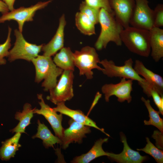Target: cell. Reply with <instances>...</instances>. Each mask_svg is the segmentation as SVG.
<instances>
[{
  "instance_id": "obj_23",
  "label": "cell",
  "mask_w": 163,
  "mask_h": 163,
  "mask_svg": "<svg viewBox=\"0 0 163 163\" xmlns=\"http://www.w3.org/2000/svg\"><path fill=\"white\" fill-rule=\"evenodd\" d=\"M37 132L32 136L33 139L38 138L42 140L43 144L45 148L53 147L56 144L61 145V140L57 136L54 135L44 123H42L39 120H37Z\"/></svg>"
},
{
  "instance_id": "obj_26",
  "label": "cell",
  "mask_w": 163,
  "mask_h": 163,
  "mask_svg": "<svg viewBox=\"0 0 163 163\" xmlns=\"http://www.w3.org/2000/svg\"><path fill=\"white\" fill-rule=\"evenodd\" d=\"M147 144L142 149H137L138 151H142L152 156L158 163L163 162V151L158 149L152 143L148 137L146 138Z\"/></svg>"
},
{
  "instance_id": "obj_18",
  "label": "cell",
  "mask_w": 163,
  "mask_h": 163,
  "mask_svg": "<svg viewBox=\"0 0 163 163\" xmlns=\"http://www.w3.org/2000/svg\"><path fill=\"white\" fill-rule=\"evenodd\" d=\"M149 31L151 55L158 62L163 57V30L154 27Z\"/></svg>"
},
{
  "instance_id": "obj_10",
  "label": "cell",
  "mask_w": 163,
  "mask_h": 163,
  "mask_svg": "<svg viewBox=\"0 0 163 163\" xmlns=\"http://www.w3.org/2000/svg\"><path fill=\"white\" fill-rule=\"evenodd\" d=\"M133 81L132 79L121 78L117 83L104 85L101 88V91L104 94L105 101L108 102L110 97L114 95L117 98L119 102L127 101L128 103H130L132 100L131 94L133 91Z\"/></svg>"
},
{
  "instance_id": "obj_14",
  "label": "cell",
  "mask_w": 163,
  "mask_h": 163,
  "mask_svg": "<svg viewBox=\"0 0 163 163\" xmlns=\"http://www.w3.org/2000/svg\"><path fill=\"white\" fill-rule=\"evenodd\" d=\"M116 19L125 28L129 21L135 5V0H109Z\"/></svg>"
},
{
  "instance_id": "obj_11",
  "label": "cell",
  "mask_w": 163,
  "mask_h": 163,
  "mask_svg": "<svg viewBox=\"0 0 163 163\" xmlns=\"http://www.w3.org/2000/svg\"><path fill=\"white\" fill-rule=\"evenodd\" d=\"M133 68L138 74L145 80L141 87L145 94H147L149 91L153 89L163 96V78L162 76L146 68L139 60L135 61Z\"/></svg>"
},
{
  "instance_id": "obj_13",
  "label": "cell",
  "mask_w": 163,
  "mask_h": 163,
  "mask_svg": "<svg viewBox=\"0 0 163 163\" xmlns=\"http://www.w3.org/2000/svg\"><path fill=\"white\" fill-rule=\"evenodd\" d=\"M37 98L40 100L39 104L40 109L35 108L34 113L43 115L50 124L55 136L61 140L64 129L62 125L63 117L62 114H57V112L46 104L42 94H37Z\"/></svg>"
},
{
  "instance_id": "obj_22",
  "label": "cell",
  "mask_w": 163,
  "mask_h": 163,
  "mask_svg": "<svg viewBox=\"0 0 163 163\" xmlns=\"http://www.w3.org/2000/svg\"><path fill=\"white\" fill-rule=\"evenodd\" d=\"M53 60L57 67L63 70H74L73 53L69 47L62 48L56 54Z\"/></svg>"
},
{
  "instance_id": "obj_4",
  "label": "cell",
  "mask_w": 163,
  "mask_h": 163,
  "mask_svg": "<svg viewBox=\"0 0 163 163\" xmlns=\"http://www.w3.org/2000/svg\"><path fill=\"white\" fill-rule=\"evenodd\" d=\"M73 57L75 65L79 69V75H85L87 79L93 78L92 69H97L101 71L103 69L98 65L101 61L93 47L87 46L80 51L75 50L73 53Z\"/></svg>"
},
{
  "instance_id": "obj_1",
  "label": "cell",
  "mask_w": 163,
  "mask_h": 163,
  "mask_svg": "<svg viewBox=\"0 0 163 163\" xmlns=\"http://www.w3.org/2000/svg\"><path fill=\"white\" fill-rule=\"evenodd\" d=\"M99 23L101 27L100 34L94 46L98 50L106 48L110 42L114 43L117 46L122 43L120 35L124 29L123 27L116 19L114 14L109 12L103 8L100 9Z\"/></svg>"
},
{
  "instance_id": "obj_9",
  "label": "cell",
  "mask_w": 163,
  "mask_h": 163,
  "mask_svg": "<svg viewBox=\"0 0 163 163\" xmlns=\"http://www.w3.org/2000/svg\"><path fill=\"white\" fill-rule=\"evenodd\" d=\"M135 5L129 25L132 27L149 30L154 26V11L149 6L148 0H135Z\"/></svg>"
},
{
  "instance_id": "obj_7",
  "label": "cell",
  "mask_w": 163,
  "mask_h": 163,
  "mask_svg": "<svg viewBox=\"0 0 163 163\" xmlns=\"http://www.w3.org/2000/svg\"><path fill=\"white\" fill-rule=\"evenodd\" d=\"M133 63L131 58L126 60L124 64L121 66H117L112 60H108L107 59L102 60L100 63L103 67L102 72L108 77L125 78L136 81L138 83L145 81V79L139 75L134 69Z\"/></svg>"
},
{
  "instance_id": "obj_5",
  "label": "cell",
  "mask_w": 163,
  "mask_h": 163,
  "mask_svg": "<svg viewBox=\"0 0 163 163\" xmlns=\"http://www.w3.org/2000/svg\"><path fill=\"white\" fill-rule=\"evenodd\" d=\"M16 40L13 47L9 51L8 60L12 62L18 59L31 62L41 50L43 44L37 45L27 42L22 32L17 29L14 30Z\"/></svg>"
},
{
  "instance_id": "obj_28",
  "label": "cell",
  "mask_w": 163,
  "mask_h": 163,
  "mask_svg": "<svg viewBox=\"0 0 163 163\" xmlns=\"http://www.w3.org/2000/svg\"><path fill=\"white\" fill-rule=\"evenodd\" d=\"M11 28L8 27V32L7 39L5 42L2 44H0V65L6 64V60L5 59V57H8L9 53V50L11 47Z\"/></svg>"
},
{
  "instance_id": "obj_33",
  "label": "cell",
  "mask_w": 163,
  "mask_h": 163,
  "mask_svg": "<svg viewBox=\"0 0 163 163\" xmlns=\"http://www.w3.org/2000/svg\"><path fill=\"white\" fill-rule=\"evenodd\" d=\"M7 5L2 1L0 0V12L2 14L9 11Z\"/></svg>"
},
{
  "instance_id": "obj_21",
  "label": "cell",
  "mask_w": 163,
  "mask_h": 163,
  "mask_svg": "<svg viewBox=\"0 0 163 163\" xmlns=\"http://www.w3.org/2000/svg\"><path fill=\"white\" fill-rule=\"evenodd\" d=\"M21 133H15L11 138L2 142V146L0 148V158L3 161H8L14 157L16 152L21 147L19 143Z\"/></svg>"
},
{
  "instance_id": "obj_27",
  "label": "cell",
  "mask_w": 163,
  "mask_h": 163,
  "mask_svg": "<svg viewBox=\"0 0 163 163\" xmlns=\"http://www.w3.org/2000/svg\"><path fill=\"white\" fill-rule=\"evenodd\" d=\"M79 9L80 12L85 15L95 25L99 23L100 9L90 6L85 1L80 4Z\"/></svg>"
},
{
  "instance_id": "obj_25",
  "label": "cell",
  "mask_w": 163,
  "mask_h": 163,
  "mask_svg": "<svg viewBox=\"0 0 163 163\" xmlns=\"http://www.w3.org/2000/svg\"><path fill=\"white\" fill-rule=\"evenodd\" d=\"M141 100L146 107L149 113V120H144V124L146 125H152L157 127L159 130L163 133V120L159 116L160 113L155 110L152 107L150 101L146 100L142 97Z\"/></svg>"
},
{
  "instance_id": "obj_24",
  "label": "cell",
  "mask_w": 163,
  "mask_h": 163,
  "mask_svg": "<svg viewBox=\"0 0 163 163\" xmlns=\"http://www.w3.org/2000/svg\"><path fill=\"white\" fill-rule=\"evenodd\" d=\"M75 22L77 28L83 34L90 36L95 34V24L84 14L76 13Z\"/></svg>"
},
{
  "instance_id": "obj_29",
  "label": "cell",
  "mask_w": 163,
  "mask_h": 163,
  "mask_svg": "<svg viewBox=\"0 0 163 163\" xmlns=\"http://www.w3.org/2000/svg\"><path fill=\"white\" fill-rule=\"evenodd\" d=\"M154 11V26L160 28L163 26V5L159 4L155 7Z\"/></svg>"
},
{
  "instance_id": "obj_8",
  "label": "cell",
  "mask_w": 163,
  "mask_h": 163,
  "mask_svg": "<svg viewBox=\"0 0 163 163\" xmlns=\"http://www.w3.org/2000/svg\"><path fill=\"white\" fill-rule=\"evenodd\" d=\"M53 0L44 2H39L35 5L28 7H21L3 14L0 17V23L7 21L13 20L16 21L18 26V30L22 32L24 23L33 21V17L38 10L45 8Z\"/></svg>"
},
{
  "instance_id": "obj_31",
  "label": "cell",
  "mask_w": 163,
  "mask_h": 163,
  "mask_svg": "<svg viewBox=\"0 0 163 163\" xmlns=\"http://www.w3.org/2000/svg\"><path fill=\"white\" fill-rule=\"evenodd\" d=\"M149 97H152L154 103L159 110L160 113L163 114V96L156 91L152 89L149 92Z\"/></svg>"
},
{
  "instance_id": "obj_12",
  "label": "cell",
  "mask_w": 163,
  "mask_h": 163,
  "mask_svg": "<svg viewBox=\"0 0 163 163\" xmlns=\"http://www.w3.org/2000/svg\"><path fill=\"white\" fill-rule=\"evenodd\" d=\"M68 123L69 127L64 129L61 139L60 145L64 150L71 143H82L83 139L86 137V135L91 132V127L78 123L71 118L69 120Z\"/></svg>"
},
{
  "instance_id": "obj_6",
  "label": "cell",
  "mask_w": 163,
  "mask_h": 163,
  "mask_svg": "<svg viewBox=\"0 0 163 163\" xmlns=\"http://www.w3.org/2000/svg\"><path fill=\"white\" fill-rule=\"evenodd\" d=\"M73 71L63 70L56 86L50 90L46 99L56 105L57 103L69 101L74 96L73 84Z\"/></svg>"
},
{
  "instance_id": "obj_2",
  "label": "cell",
  "mask_w": 163,
  "mask_h": 163,
  "mask_svg": "<svg viewBox=\"0 0 163 163\" xmlns=\"http://www.w3.org/2000/svg\"><path fill=\"white\" fill-rule=\"evenodd\" d=\"M31 62L35 69V82L39 83L43 80L41 86L45 91L54 88L63 70L56 65L51 57L38 55Z\"/></svg>"
},
{
  "instance_id": "obj_32",
  "label": "cell",
  "mask_w": 163,
  "mask_h": 163,
  "mask_svg": "<svg viewBox=\"0 0 163 163\" xmlns=\"http://www.w3.org/2000/svg\"><path fill=\"white\" fill-rule=\"evenodd\" d=\"M163 134L160 131L156 130L154 131L152 136V137L155 140L156 146L161 150H163Z\"/></svg>"
},
{
  "instance_id": "obj_30",
  "label": "cell",
  "mask_w": 163,
  "mask_h": 163,
  "mask_svg": "<svg viewBox=\"0 0 163 163\" xmlns=\"http://www.w3.org/2000/svg\"><path fill=\"white\" fill-rule=\"evenodd\" d=\"M85 1L94 8L99 9L103 8L109 12L114 14L110 6L109 0H85Z\"/></svg>"
},
{
  "instance_id": "obj_34",
  "label": "cell",
  "mask_w": 163,
  "mask_h": 163,
  "mask_svg": "<svg viewBox=\"0 0 163 163\" xmlns=\"http://www.w3.org/2000/svg\"><path fill=\"white\" fill-rule=\"evenodd\" d=\"M7 6L9 11H11L14 8V5L15 0H1Z\"/></svg>"
},
{
  "instance_id": "obj_16",
  "label": "cell",
  "mask_w": 163,
  "mask_h": 163,
  "mask_svg": "<svg viewBox=\"0 0 163 163\" xmlns=\"http://www.w3.org/2000/svg\"><path fill=\"white\" fill-rule=\"evenodd\" d=\"M65 15L62 14L59 19V25L56 34L47 44L43 45L41 50L43 55L51 57L64 47V29L66 24Z\"/></svg>"
},
{
  "instance_id": "obj_3",
  "label": "cell",
  "mask_w": 163,
  "mask_h": 163,
  "mask_svg": "<svg viewBox=\"0 0 163 163\" xmlns=\"http://www.w3.org/2000/svg\"><path fill=\"white\" fill-rule=\"evenodd\" d=\"M120 38L131 52L141 56L148 57L151 53L149 30L129 26L124 28Z\"/></svg>"
},
{
  "instance_id": "obj_17",
  "label": "cell",
  "mask_w": 163,
  "mask_h": 163,
  "mask_svg": "<svg viewBox=\"0 0 163 163\" xmlns=\"http://www.w3.org/2000/svg\"><path fill=\"white\" fill-rule=\"evenodd\" d=\"M56 105L57 106L56 107L53 108L56 112L70 117L78 123L94 127L99 130L107 136H110L104 131L103 128L99 127L93 120L85 115L81 110H72L68 108L65 105L64 102L59 103Z\"/></svg>"
},
{
  "instance_id": "obj_19",
  "label": "cell",
  "mask_w": 163,
  "mask_h": 163,
  "mask_svg": "<svg viewBox=\"0 0 163 163\" xmlns=\"http://www.w3.org/2000/svg\"><path fill=\"white\" fill-rule=\"evenodd\" d=\"M108 138H100L97 140L91 148L87 153L74 157L72 163H88L95 159L103 156H108V152H105L102 144L108 141Z\"/></svg>"
},
{
  "instance_id": "obj_20",
  "label": "cell",
  "mask_w": 163,
  "mask_h": 163,
  "mask_svg": "<svg viewBox=\"0 0 163 163\" xmlns=\"http://www.w3.org/2000/svg\"><path fill=\"white\" fill-rule=\"evenodd\" d=\"M35 108H32L31 105L29 103L24 104L21 112L18 111L15 114V119L19 121L17 125L10 130L12 133L19 132L26 133V127L30 123V120L33 116Z\"/></svg>"
},
{
  "instance_id": "obj_15",
  "label": "cell",
  "mask_w": 163,
  "mask_h": 163,
  "mask_svg": "<svg viewBox=\"0 0 163 163\" xmlns=\"http://www.w3.org/2000/svg\"><path fill=\"white\" fill-rule=\"evenodd\" d=\"M120 139L123 145L122 152L119 154L108 152L107 157L112 160L120 163H141L145 160L146 156L141 155L138 151L132 149L128 145L125 135L120 133Z\"/></svg>"
}]
</instances>
